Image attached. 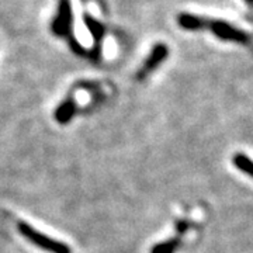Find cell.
Returning <instances> with one entry per match:
<instances>
[{
  "mask_svg": "<svg viewBox=\"0 0 253 253\" xmlns=\"http://www.w3.org/2000/svg\"><path fill=\"white\" fill-rule=\"evenodd\" d=\"M17 229L20 235L23 236L24 239H27L30 244L36 245L37 248H40L41 251H45L48 253H72L69 245L63 244V242L56 241V239H52L45 234L37 231L36 228H33L28 222L18 221Z\"/></svg>",
  "mask_w": 253,
  "mask_h": 253,
  "instance_id": "1",
  "label": "cell"
},
{
  "mask_svg": "<svg viewBox=\"0 0 253 253\" xmlns=\"http://www.w3.org/2000/svg\"><path fill=\"white\" fill-rule=\"evenodd\" d=\"M72 6L71 0H58V10L51 23L54 36L61 38H72Z\"/></svg>",
  "mask_w": 253,
  "mask_h": 253,
  "instance_id": "2",
  "label": "cell"
},
{
  "mask_svg": "<svg viewBox=\"0 0 253 253\" xmlns=\"http://www.w3.org/2000/svg\"><path fill=\"white\" fill-rule=\"evenodd\" d=\"M168 55H169V48H168L166 44H163V42L155 44L154 48H152V51H151V54H149V56L145 59V62L142 63L141 69L136 73V79H138V81H144V79H146L151 73L154 72V71H156V69L165 62V59L168 58Z\"/></svg>",
  "mask_w": 253,
  "mask_h": 253,
  "instance_id": "3",
  "label": "cell"
},
{
  "mask_svg": "<svg viewBox=\"0 0 253 253\" xmlns=\"http://www.w3.org/2000/svg\"><path fill=\"white\" fill-rule=\"evenodd\" d=\"M210 28L214 36L224 41H234L241 44H248L251 41V36L239 28L228 24L225 21H210Z\"/></svg>",
  "mask_w": 253,
  "mask_h": 253,
  "instance_id": "4",
  "label": "cell"
},
{
  "mask_svg": "<svg viewBox=\"0 0 253 253\" xmlns=\"http://www.w3.org/2000/svg\"><path fill=\"white\" fill-rule=\"evenodd\" d=\"M75 114H76V103H75L73 97H69V99L63 100L62 103L56 107L54 113V117L59 124L65 126V124H68V123L72 121Z\"/></svg>",
  "mask_w": 253,
  "mask_h": 253,
  "instance_id": "5",
  "label": "cell"
},
{
  "mask_svg": "<svg viewBox=\"0 0 253 253\" xmlns=\"http://www.w3.org/2000/svg\"><path fill=\"white\" fill-rule=\"evenodd\" d=\"M177 24L184 30L189 31H197L201 28H206L210 26V21L206 18L194 16V14H189V13H181L177 16Z\"/></svg>",
  "mask_w": 253,
  "mask_h": 253,
  "instance_id": "6",
  "label": "cell"
},
{
  "mask_svg": "<svg viewBox=\"0 0 253 253\" xmlns=\"http://www.w3.org/2000/svg\"><path fill=\"white\" fill-rule=\"evenodd\" d=\"M83 21H84L87 30L90 31L91 37H93V41L96 44V48H99V42L103 40V37H104V27H103V24L100 23L99 20H96L93 16H90L89 13H84L83 14Z\"/></svg>",
  "mask_w": 253,
  "mask_h": 253,
  "instance_id": "7",
  "label": "cell"
},
{
  "mask_svg": "<svg viewBox=\"0 0 253 253\" xmlns=\"http://www.w3.org/2000/svg\"><path fill=\"white\" fill-rule=\"evenodd\" d=\"M232 163L241 172L249 174L253 179V161H251L246 155L244 154H235L232 158Z\"/></svg>",
  "mask_w": 253,
  "mask_h": 253,
  "instance_id": "8",
  "label": "cell"
},
{
  "mask_svg": "<svg viewBox=\"0 0 253 253\" xmlns=\"http://www.w3.org/2000/svg\"><path fill=\"white\" fill-rule=\"evenodd\" d=\"M177 248H179V239L173 238V239L155 245L151 253H174Z\"/></svg>",
  "mask_w": 253,
  "mask_h": 253,
  "instance_id": "9",
  "label": "cell"
},
{
  "mask_svg": "<svg viewBox=\"0 0 253 253\" xmlns=\"http://www.w3.org/2000/svg\"><path fill=\"white\" fill-rule=\"evenodd\" d=\"M186 228H187L186 222H179V224H177V231H179V232H183Z\"/></svg>",
  "mask_w": 253,
  "mask_h": 253,
  "instance_id": "10",
  "label": "cell"
},
{
  "mask_svg": "<svg viewBox=\"0 0 253 253\" xmlns=\"http://www.w3.org/2000/svg\"><path fill=\"white\" fill-rule=\"evenodd\" d=\"M246 3H249V4H253V0H245Z\"/></svg>",
  "mask_w": 253,
  "mask_h": 253,
  "instance_id": "11",
  "label": "cell"
},
{
  "mask_svg": "<svg viewBox=\"0 0 253 253\" xmlns=\"http://www.w3.org/2000/svg\"><path fill=\"white\" fill-rule=\"evenodd\" d=\"M82 1H86V0H82Z\"/></svg>",
  "mask_w": 253,
  "mask_h": 253,
  "instance_id": "12",
  "label": "cell"
}]
</instances>
